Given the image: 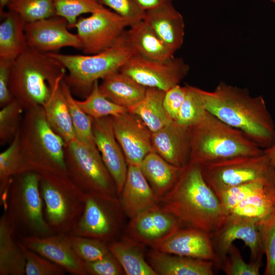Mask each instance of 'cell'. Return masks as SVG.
<instances>
[{"instance_id":"7c38bea8","label":"cell","mask_w":275,"mask_h":275,"mask_svg":"<svg viewBox=\"0 0 275 275\" xmlns=\"http://www.w3.org/2000/svg\"><path fill=\"white\" fill-rule=\"evenodd\" d=\"M263 223L228 214L223 225L211 236L215 255L214 264L216 268L219 269L229 248L236 239L243 241L250 249L249 262L261 266L264 255Z\"/></svg>"},{"instance_id":"ba28073f","label":"cell","mask_w":275,"mask_h":275,"mask_svg":"<svg viewBox=\"0 0 275 275\" xmlns=\"http://www.w3.org/2000/svg\"><path fill=\"white\" fill-rule=\"evenodd\" d=\"M39 187L44 216L54 233L69 234L84 208L86 193L69 177L40 174Z\"/></svg>"},{"instance_id":"d6986e66","label":"cell","mask_w":275,"mask_h":275,"mask_svg":"<svg viewBox=\"0 0 275 275\" xmlns=\"http://www.w3.org/2000/svg\"><path fill=\"white\" fill-rule=\"evenodd\" d=\"M92 118L95 144L116 186L118 196L124 186L128 165L115 135L109 117Z\"/></svg>"},{"instance_id":"83f0119b","label":"cell","mask_w":275,"mask_h":275,"mask_svg":"<svg viewBox=\"0 0 275 275\" xmlns=\"http://www.w3.org/2000/svg\"><path fill=\"white\" fill-rule=\"evenodd\" d=\"M140 167L159 199L174 186L184 168L171 164L154 151L144 158Z\"/></svg>"},{"instance_id":"4dcf8cb0","label":"cell","mask_w":275,"mask_h":275,"mask_svg":"<svg viewBox=\"0 0 275 275\" xmlns=\"http://www.w3.org/2000/svg\"><path fill=\"white\" fill-rule=\"evenodd\" d=\"M62 81L56 85L43 108L48 123L66 145L76 139V137L67 100L62 87Z\"/></svg>"},{"instance_id":"277c9868","label":"cell","mask_w":275,"mask_h":275,"mask_svg":"<svg viewBox=\"0 0 275 275\" xmlns=\"http://www.w3.org/2000/svg\"><path fill=\"white\" fill-rule=\"evenodd\" d=\"M190 163L202 166L243 155L262 154L264 149L241 131L224 123L208 111L190 127Z\"/></svg>"},{"instance_id":"d590c367","label":"cell","mask_w":275,"mask_h":275,"mask_svg":"<svg viewBox=\"0 0 275 275\" xmlns=\"http://www.w3.org/2000/svg\"><path fill=\"white\" fill-rule=\"evenodd\" d=\"M6 8L26 23L56 15L54 0H9Z\"/></svg>"},{"instance_id":"4316f807","label":"cell","mask_w":275,"mask_h":275,"mask_svg":"<svg viewBox=\"0 0 275 275\" xmlns=\"http://www.w3.org/2000/svg\"><path fill=\"white\" fill-rule=\"evenodd\" d=\"M16 231L4 212L0 218V275H24L25 259Z\"/></svg>"},{"instance_id":"836d02e7","label":"cell","mask_w":275,"mask_h":275,"mask_svg":"<svg viewBox=\"0 0 275 275\" xmlns=\"http://www.w3.org/2000/svg\"><path fill=\"white\" fill-rule=\"evenodd\" d=\"M29 171L31 170L21 150L18 131L9 146L0 153V191L5 188L12 177Z\"/></svg>"},{"instance_id":"8d00e7d4","label":"cell","mask_w":275,"mask_h":275,"mask_svg":"<svg viewBox=\"0 0 275 275\" xmlns=\"http://www.w3.org/2000/svg\"><path fill=\"white\" fill-rule=\"evenodd\" d=\"M62 87L67 100L76 139L87 144L96 146L93 138L91 117L79 106L76 99L64 79Z\"/></svg>"},{"instance_id":"74e56055","label":"cell","mask_w":275,"mask_h":275,"mask_svg":"<svg viewBox=\"0 0 275 275\" xmlns=\"http://www.w3.org/2000/svg\"><path fill=\"white\" fill-rule=\"evenodd\" d=\"M24 109L13 99L1 107L0 111V143L3 146L11 143L19 130Z\"/></svg>"},{"instance_id":"e575fe53","label":"cell","mask_w":275,"mask_h":275,"mask_svg":"<svg viewBox=\"0 0 275 275\" xmlns=\"http://www.w3.org/2000/svg\"><path fill=\"white\" fill-rule=\"evenodd\" d=\"M76 102L85 113L94 119L116 116L128 111L112 102L101 93L98 80L94 83L90 93L85 99L76 100Z\"/></svg>"},{"instance_id":"f6af8a7d","label":"cell","mask_w":275,"mask_h":275,"mask_svg":"<svg viewBox=\"0 0 275 275\" xmlns=\"http://www.w3.org/2000/svg\"><path fill=\"white\" fill-rule=\"evenodd\" d=\"M101 6L115 12L129 23V26L143 20L145 12L135 0H96Z\"/></svg>"},{"instance_id":"9a60e30c","label":"cell","mask_w":275,"mask_h":275,"mask_svg":"<svg viewBox=\"0 0 275 275\" xmlns=\"http://www.w3.org/2000/svg\"><path fill=\"white\" fill-rule=\"evenodd\" d=\"M122 237L155 248L183 227L179 220L160 205L129 219Z\"/></svg>"},{"instance_id":"db71d44e","label":"cell","mask_w":275,"mask_h":275,"mask_svg":"<svg viewBox=\"0 0 275 275\" xmlns=\"http://www.w3.org/2000/svg\"><path fill=\"white\" fill-rule=\"evenodd\" d=\"M270 1H271V2L275 4V0H269Z\"/></svg>"},{"instance_id":"7bdbcfd3","label":"cell","mask_w":275,"mask_h":275,"mask_svg":"<svg viewBox=\"0 0 275 275\" xmlns=\"http://www.w3.org/2000/svg\"><path fill=\"white\" fill-rule=\"evenodd\" d=\"M19 244L25 259L26 275H63L66 271L60 266L25 246L20 240Z\"/></svg>"},{"instance_id":"bcb514c9","label":"cell","mask_w":275,"mask_h":275,"mask_svg":"<svg viewBox=\"0 0 275 275\" xmlns=\"http://www.w3.org/2000/svg\"><path fill=\"white\" fill-rule=\"evenodd\" d=\"M263 243L266 263L265 275H275V212L263 223Z\"/></svg>"},{"instance_id":"c3c4849f","label":"cell","mask_w":275,"mask_h":275,"mask_svg":"<svg viewBox=\"0 0 275 275\" xmlns=\"http://www.w3.org/2000/svg\"><path fill=\"white\" fill-rule=\"evenodd\" d=\"M187 89V85L182 87L177 85L165 92L163 100V107L173 120L177 119L179 109L185 98Z\"/></svg>"},{"instance_id":"7a4b0ae2","label":"cell","mask_w":275,"mask_h":275,"mask_svg":"<svg viewBox=\"0 0 275 275\" xmlns=\"http://www.w3.org/2000/svg\"><path fill=\"white\" fill-rule=\"evenodd\" d=\"M159 205L183 227L198 228L211 235L228 213L205 180L200 166L188 163L174 186L159 199Z\"/></svg>"},{"instance_id":"e0dca14e","label":"cell","mask_w":275,"mask_h":275,"mask_svg":"<svg viewBox=\"0 0 275 275\" xmlns=\"http://www.w3.org/2000/svg\"><path fill=\"white\" fill-rule=\"evenodd\" d=\"M68 28L66 19L57 15L26 23L29 47L45 53H58L64 47L81 49L78 36L69 32Z\"/></svg>"},{"instance_id":"6da1fadb","label":"cell","mask_w":275,"mask_h":275,"mask_svg":"<svg viewBox=\"0 0 275 275\" xmlns=\"http://www.w3.org/2000/svg\"><path fill=\"white\" fill-rule=\"evenodd\" d=\"M206 110L245 134L260 148L275 145V124L261 96L220 82L212 91L199 89Z\"/></svg>"},{"instance_id":"5bb4252c","label":"cell","mask_w":275,"mask_h":275,"mask_svg":"<svg viewBox=\"0 0 275 275\" xmlns=\"http://www.w3.org/2000/svg\"><path fill=\"white\" fill-rule=\"evenodd\" d=\"M128 22L109 10L80 16L73 28L77 30L85 54H93L114 45L126 31Z\"/></svg>"},{"instance_id":"603a6c76","label":"cell","mask_w":275,"mask_h":275,"mask_svg":"<svg viewBox=\"0 0 275 275\" xmlns=\"http://www.w3.org/2000/svg\"><path fill=\"white\" fill-rule=\"evenodd\" d=\"M147 260L157 275H213L214 262L169 254L152 249Z\"/></svg>"},{"instance_id":"2e32d148","label":"cell","mask_w":275,"mask_h":275,"mask_svg":"<svg viewBox=\"0 0 275 275\" xmlns=\"http://www.w3.org/2000/svg\"><path fill=\"white\" fill-rule=\"evenodd\" d=\"M109 118L127 165L140 166L153 151L152 132L139 117L128 111Z\"/></svg>"},{"instance_id":"ac0fdd59","label":"cell","mask_w":275,"mask_h":275,"mask_svg":"<svg viewBox=\"0 0 275 275\" xmlns=\"http://www.w3.org/2000/svg\"><path fill=\"white\" fill-rule=\"evenodd\" d=\"M19 240L25 246L59 265L70 274L88 275L85 262L74 251L68 234L25 236Z\"/></svg>"},{"instance_id":"ffe728a7","label":"cell","mask_w":275,"mask_h":275,"mask_svg":"<svg viewBox=\"0 0 275 275\" xmlns=\"http://www.w3.org/2000/svg\"><path fill=\"white\" fill-rule=\"evenodd\" d=\"M153 151L167 161L183 168L189 162L190 154V127L176 121L152 132Z\"/></svg>"},{"instance_id":"681fc988","label":"cell","mask_w":275,"mask_h":275,"mask_svg":"<svg viewBox=\"0 0 275 275\" xmlns=\"http://www.w3.org/2000/svg\"><path fill=\"white\" fill-rule=\"evenodd\" d=\"M12 63L0 61V106L2 107L13 99L9 88L11 66Z\"/></svg>"},{"instance_id":"ee69618b","label":"cell","mask_w":275,"mask_h":275,"mask_svg":"<svg viewBox=\"0 0 275 275\" xmlns=\"http://www.w3.org/2000/svg\"><path fill=\"white\" fill-rule=\"evenodd\" d=\"M261 266L245 262L239 249L232 244L219 269L227 275H259Z\"/></svg>"},{"instance_id":"f546056e","label":"cell","mask_w":275,"mask_h":275,"mask_svg":"<svg viewBox=\"0 0 275 275\" xmlns=\"http://www.w3.org/2000/svg\"><path fill=\"white\" fill-rule=\"evenodd\" d=\"M126 275H157L145 257V245L122 237L108 243Z\"/></svg>"},{"instance_id":"d4e9b609","label":"cell","mask_w":275,"mask_h":275,"mask_svg":"<svg viewBox=\"0 0 275 275\" xmlns=\"http://www.w3.org/2000/svg\"><path fill=\"white\" fill-rule=\"evenodd\" d=\"M99 89L105 98L128 111L143 99L147 88L118 71L102 78Z\"/></svg>"},{"instance_id":"60d3db41","label":"cell","mask_w":275,"mask_h":275,"mask_svg":"<svg viewBox=\"0 0 275 275\" xmlns=\"http://www.w3.org/2000/svg\"><path fill=\"white\" fill-rule=\"evenodd\" d=\"M68 237L74 251L84 262L98 260L111 253L108 243L100 240L70 234Z\"/></svg>"},{"instance_id":"f1b7e54d","label":"cell","mask_w":275,"mask_h":275,"mask_svg":"<svg viewBox=\"0 0 275 275\" xmlns=\"http://www.w3.org/2000/svg\"><path fill=\"white\" fill-rule=\"evenodd\" d=\"M126 34L136 53L143 57L155 60L174 57L175 52L164 43L144 20L129 26Z\"/></svg>"},{"instance_id":"ab89813d","label":"cell","mask_w":275,"mask_h":275,"mask_svg":"<svg viewBox=\"0 0 275 275\" xmlns=\"http://www.w3.org/2000/svg\"><path fill=\"white\" fill-rule=\"evenodd\" d=\"M187 92L176 120L179 123L191 127L204 117L206 110L199 88L187 85Z\"/></svg>"},{"instance_id":"4fadbf2b","label":"cell","mask_w":275,"mask_h":275,"mask_svg":"<svg viewBox=\"0 0 275 275\" xmlns=\"http://www.w3.org/2000/svg\"><path fill=\"white\" fill-rule=\"evenodd\" d=\"M189 70V66L180 58L174 57L167 60H155L135 53L120 71L146 88L166 92L179 85Z\"/></svg>"},{"instance_id":"52a82bcc","label":"cell","mask_w":275,"mask_h":275,"mask_svg":"<svg viewBox=\"0 0 275 275\" xmlns=\"http://www.w3.org/2000/svg\"><path fill=\"white\" fill-rule=\"evenodd\" d=\"M39 180L40 174L33 171L17 175L12 177L7 192L1 197L5 212L21 237L54 233L44 216Z\"/></svg>"},{"instance_id":"f5cc1de1","label":"cell","mask_w":275,"mask_h":275,"mask_svg":"<svg viewBox=\"0 0 275 275\" xmlns=\"http://www.w3.org/2000/svg\"><path fill=\"white\" fill-rule=\"evenodd\" d=\"M9 0H0V13L4 11L6 8Z\"/></svg>"},{"instance_id":"9c48e42d","label":"cell","mask_w":275,"mask_h":275,"mask_svg":"<svg viewBox=\"0 0 275 275\" xmlns=\"http://www.w3.org/2000/svg\"><path fill=\"white\" fill-rule=\"evenodd\" d=\"M200 167L205 180L215 194L255 181L275 186V167L264 152L256 155L233 157Z\"/></svg>"},{"instance_id":"7402d4cb","label":"cell","mask_w":275,"mask_h":275,"mask_svg":"<svg viewBox=\"0 0 275 275\" xmlns=\"http://www.w3.org/2000/svg\"><path fill=\"white\" fill-rule=\"evenodd\" d=\"M118 198L129 219L159 205V198L143 175L140 166H128L125 183Z\"/></svg>"},{"instance_id":"816d5d0a","label":"cell","mask_w":275,"mask_h":275,"mask_svg":"<svg viewBox=\"0 0 275 275\" xmlns=\"http://www.w3.org/2000/svg\"><path fill=\"white\" fill-rule=\"evenodd\" d=\"M264 152L268 156L272 164L275 167V145L264 149Z\"/></svg>"},{"instance_id":"f35d334b","label":"cell","mask_w":275,"mask_h":275,"mask_svg":"<svg viewBox=\"0 0 275 275\" xmlns=\"http://www.w3.org/2000/svg\"><path fill=\"white\" fill-rule=\"evenodd\" d=\"M54 2L56 15L66 19L69 28H73L80 15L107 9L96 0H54Z\"/></svg>"},{"instance_id":"d6a6232c","label":"cell","mask_w":275,"mask_h":275,"mask_svg":"<svg viewBox=\"0 0 275 275\" xmlns=\"http://www.w3.org/2000/svg\"><path fill=\"white\" fill-rule=\"evenodd\" d=\"M274 212L275 186L269 185L243 200L228 213L264 223Z\"/></svg>"},{"instance_id":"484cf974","label":"cell","mask_w":275,"mask_h":275,"mask_svg":"<svg viewBox=\"0 0 275 275\" xmlns=\"http://www.w3.org/2000/svg\"><path fill=\"white\" fill-rule=\"evenodd\" d=\"M0 15V61L12 63L29 47L25 33L26 22L8 10Z\"/></svg>"},{"instance_id":"5b68a950","label":"cell","mask_w":275,"mask_h":275,"mask_svg":"<svg viewBox=\"0 0 275 275\" xmlns=\"http://www.w3.org/2000/svg\"><path fill=\"white\" fill-rule=\"evenodd\" d=\"M19 138L22 153L31 171L68 176L66 143L48 123L43 107L25 111Z\"/></svg>"},{"instance_id":"f907efd6","label":"cell","mask_w":275,"mask_h":275,"mask_svg":"<svg viewBox=\"0 0 275 275\" xmlns=\"http://www.w3.org/2000/svg\"><path fill=\"white\" fill-rule=\"evenodd\" d=\"M174 0H135L140 7L145 12L172 3Z\"/></svg>"},{"instance_id":"cb8c5ba5","label":"cell","mask_w":275,"mask_h":275,"mask_svg":"<svg viewBox=\"0 0 275 275\" xmlns=\"http://www.w3.org/2000/svg\"><path fill=\"white\" fill-rule=\"evenodd\" d=\"M143 20L174 51L182 46L184 37V19L172 3L146 11Z\"/></svg>"},{"instance_id":"b9f144b4","label":"cell","mask_w":275,"mask_h":275,"mask_svg":"<svg viewBox=\"0 0 275 275\" xmlns=\"http://www.w3.org/2000/svg\"><path fill=\"white\" fill-rule=\"evenodd\" d=\"M269 185L261 181H255L232 186L215 194L228 212L248 197Z\"/></svg>"},{"instance_id":"7dc6e473","label":"cell","mask_w":275,"mask_h":275,"mask_svg":"<svg viewBox=\"0 0 275 275\" xmlns=\"http://www.w3.org/2000/svg\"><path fill=\"white\" fill-rule=\"evenodd\" d=\"M85 264L88 274H125L120 263L111 253L98 260L91 262H85Z\"/></svg>"},{"instance_id":"8992f818","label":"cell","mask_w":275,"mask_h":275,"mask_svg":"<svg viewBox=\"0 0 275 275\" xmlns=\"http://www.w3.org/2000/svg\"><path fill=\"white\" fill-rule=\"evenodd\" d=\"M135 53L125 31L114 45L97 53L48 54L60 61L68 71L64 81L72 94L85 98L96 81L120 71Z\"/></svg>"},{"instance_id":"44dd1931","label":"cell","mask_w":275,"mask_h":275,"mask_svg":"<svg viewBox=\"0 0 275 275\" xmlns=\"http://www.w3.org/2000/svg\"><path fill=\"white\" fill-rule=\"evenodd\" d=\"M211 234L190 227H182L158 246L159 251L215 262Z\"/></svg>"},{"instance_id":"1f68e13d","label":"cell","mask_w":275,"mask_h":275,"mask_svg":"<svg viewBox=\"0 0 275 275\" xmlns=\"http://www.w3.org/2000/svg\"><path fill=\"white\" fill-rule=\"evenodd\" d=\"M164 94L162 90L147 88L143 99L128 111L139 117L152 132H155L173 121L163 107Z\"/></svg>"},{"instance_id":"8fae6325","label":"cell","mask_w":275,"mask_h":275,"mask_svg":"<svg viewBox=\"0 0 275 275\" xmlns=\"http://www.w3.org/2000/svg\"><path fill=\"white\" fill-rule=\"evenodd\" d=\"M125 217L118 196L86 193L82 213L69 234L108 243L117 240L123 232Z\"/></svg>"},{"instance_id":"30bf717a","label":"cell","mask_w":275,"mask_h":275,"mask_svg":"<svg viewBox=\"0 0 275 275\" xmlns=\"http://www.w3.org/2000/svg\"><path fill=\"white\" fill-rule=\"evenodd\" d=\"M65 159L68 177L84 192L118 197L115 182L96 146L76 139L66 145Z\"/></svg>"},{"instance_id":"3957f363","label":"cell","mask_w":275,"mask_h":275,"mask_svg":"<svg viewBox=\"0 0 275 275\" xmlns=\"http://www.w3.org/2000/svg\"><path fill=\"white\" fill-rule=\"evenodd\" d=\"M66 71L48 53L29 47L11 66L9 88L13 98L24 111L43 107Z\"/></svg>"}]
</instances>
